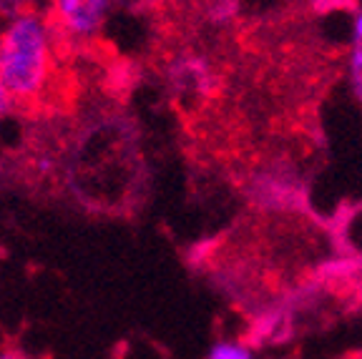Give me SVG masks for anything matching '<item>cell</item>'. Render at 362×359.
<instances>
[{
  "instance_id": "1",
  "label": "cell",
  "mask_w": 362,
  "mask_h": 359,
  "mask_svg": "<svg viewBox=\"0 0 362 359\" xmlns=\"http://www.w3.org/2000/svg\"><path fill=\"white\" fill-rule=\"evenodd\" d=\"M61 40L45 11H28L0 28V81L16 111H38L58 93Z\"/></svg>"
},
{
  "instance_id": "2",
  "label": "cell",
  "mask_w": 362,
  "mask_h": 359,
  "mask_svg": "<svg viewBox=\"0 0 362 359\" xmlns=\"http://www.w3.org/2000/svg\"><path fill=\"white\" fill-rule=\"evenodd\" d=\"M119 0H48L45 16L63 48H81L101 35Z\"/></svg>"
},
{
  "instance_id": "3",
  "label": "cell",
  "mask_w": 362,
  "mask_h": 359,
  "mask_svg": "<svg viewBox=\"0 0 362 359\" xmlns=\"http://www.w3.org/2000/svg\"><path fill=\"white\" fill-rule=\"evenodd\" d=\"M164 81L174 98H181V101L187 98L206 101L219 88L214 63L197 51H179L176 56H171L164 68Z\"/></svg>"
},
{
  "instance_id": "4",
  "label": "cell",
  "mask_w": 362,
  "mask_h": 359,
  "mask_svg": "<svg viewBox=\"0 0 362 359\" xmlns=\"http://www.w3.org/2000/svg\"><path fill=\"white\" fill-rule=\"evenodd\" d=\"M252 204L267 211H289L300 206V184L284 169H262L249 179Z\"/></svg>"
},
{
  "instance_id": "5",
  "label": "cell",
  "mask_w": 362,
  "mask_h": 359,
  "mask_svg": "<svg viewBox=\"0 0 362 359\" xmlns=\"http://www.w3.org/2000/svg\"><path fill=\"white\" fill-rule=\"evenodd\" d=\"M204 359H257V354L247 339H216Z\"/></svg>"
},
{
  "instance_id": "6",
  "label": "cell",
  "mask_w": 362,
  "mask_h": 359,
  "mask_svg": "<svg viewBox=\"0 0 362 359\" xmlns=\"http://www.w3.org/2000/svg\"><path fill=\"white\" fill-rule=\"evenodd\" d=\"M239 16V3L237 0H211L206 8V20L211 25H229L234 23V18Z\"/></svg>"
},
{
  "instance_id": "7",
  "label": "cell",
  "mask_w": 362,
  "mask_h": 359,
  "mask_svg": "<svg viewBox=\"0 0 362 359\" xmlns=\"http://www.w3.org/2000/svg\"><path fill=\"white\" fill-rule=\"evenodd\" d=\"M40 6H43V0H0V28L21 13L40 11Z\"/></svg>"
},
{
  "instance_id": "8",
  "label": "cell",
  "mask_w": 362,
  "mask_h": 359,
  "mask_svg": "<svg viewBox=\"0 0 362 359\" xmlns=\"http://www.w3.org/2000/svg\"><path fill=\"white\" fill-rule=\"evenodd\" d=\"M352 43L362 45V8H357L355 20H352Z\"/></svg>"
},
{
  "instance_id": "9",
  "label": "cell",
  "mask_w": 362,
  "mask_h": 359,
  "mask_svg": "<svg viewBox=\"0 0 362 359\" xmlns=\"http://www.w3.org/2000/svg\"><path fill=\"white\" fill-rule=\"evenodd\" d=\"M11 111H16V108H13L11 98H8L6 88H3V81H0V116H6V113H11Z\"/></svg>"
},
{
  "instance_id": "10",
  "label": "cell",
  "mask_w": 362,
  "mask_h": 359,
  "mask_svg": "<svg viewBox=\"0 0 362 359\" xmlns=\"http://www.w3.org/2000/svg\"><path fill=\"white\" fill-rule=\"evenodd\" d=\"M169 0H136V6L144 8V11H158V8H164Z\"/></svg>"
},
{
  "instance_id": "11",
  "label": "cell",
  "mask_w": 362,
  "mask_h": 359,
  "mask_svg": "<svg viewBox=\"0 0 362 359\" xmlns=\"http://www.w3.org/2000/svg\"><path fill=\"white\" fill-rule=\"evenodd\" d=\"M0 359H28V357H25V352H21V349L6 347V349H0Z\"/></svg>"
},
{
  "instance_id": "12",
  "label": "cell",
  "mask_w": 362,
  "mask_h": 359,
  "mask_svg": "<svg viewBox=\"0 0 362 359\" xmlns=\"http://www.w3.org/2000/svg\"><path fill=\"white\" fill-rule=\"evenodd\" d=\"M352 359H362V352H357V354H355V357H352Z\"/></svg>"
}]
</instances>
